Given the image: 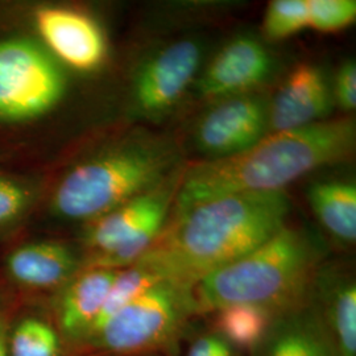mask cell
Instances as JSON below:
<instances>
[{
	"mask_svg": "<svg viewBox=\"0 0 356 356\" xmlns=\"http://www.w3.org/2000/svg\"><path fill=\"white\" fill-rule=\"evenodd\" d=\"M116 273L106 268H82L54 292L51 318L66 347L79 350L89 339Z\"/></svg>",
	"mask_w": 356,
	"mask_h": 356,
	"instance_id": "cell-10",
	"label": "cell"
},
{
	"mask_svg": "<svg viewBox=\"0 0 356 356\" xmlns=\"http://www.w3.org/2000/svg\"><path fill=\"white\" fill-rule=\"evenodd\" d=\"M309 26L319 32H338L356 19L354 0H307Z\"/></svg>",
	"mask_w": 356,
	"mask_h": 356,
	"instance_id": "cell-22",
	"label": "cell"
},
{
	"mask_svg": "<svg viewBox=\"0 0 356 356\" xmlns=\"http://www.w3.org/2000/svg\"><path fill=\"white\" fill-rule=\"evenodd\" d=\"M241 354L219 332L209 326L191 334L182 356H241Z\"/></svg>",
	"mask_w": 356,
	"mask_h": 356,
	"instance_id": "cell-24",
	"label": "cell"
},
{
	"mask_svg": "<svg viewBox=\"0 0 356 356\" xmlns=\"http://www.w3.org/2000/svg\"><path fill=\"white\" fill-rule=\"evenodd\" d=\"M355 141L351 119L268 134L247 151L191 166L179 184L175 216L229 194L285 191L318 168L350 159Z\"/></svg>",
	"mask_w": 356,
	"mask_h": 356,
	"instance_id": "cell-2",
	"label": "cell"
},
{
	"mask_svg": "<svg viewBox=\"0 0 356 356\" xmlns=\"http://www.w3.org/2000/svg\"><path fill=\"white\" fill-rule=\"evenodd\" d=\"M82 268L83 256L67 244L54 241L22 244L4 260V272L10 282L31 292H57Z\"/></svg>",
	"mask_w": 356,
	"mask_h": 356,
	"instance_id": "cell-14",
	"label": "cell"
},
{
	"mask_svg": "<svg viewBox=\"0 0 356 356\" xmlns=\"http://www.w3.org/2000/svg\"><path fill=\"white\" fill-rule=\"evenodd\" d=\"M35 22L45 45L70 67L89 72L104 61L107 44L102 28L86 13L65 7H41Z\"/></svg>",
	"mask_w": 356,
	"mask_h": 356,
	"instance_id": "cell-12",
	"label": "cell"
},
{
	"mask_svg": "<svg viewBox=\"0 0 356 356\" xmlns=\"http://www.w3.org/2000/svg\"><path fill=\"white\" fill-rule=\"evenodd\" d=\"M272 70V57L257 38L236 36L206 66L197 90L202 97L213 99L251 94L267 81Z\"/></svg>",
	"mask_w": 356,
	"mask_h": 356,
	"instance_id": "cell-11",
	"label": "cell"
},
{
	"mask_svg": "<svg viewBox=\"0 0 356 356\" xmlns=\"http://www.w3.org/2000/svg\"><path fill=\"white\" fill-rule=\"evenodd\" d=\"M211 326L238 351L251 353L260 343L276 317L260 306L236 304L225 306L210 313Z\"/></svg>",
	"mask_w": 356,
	"mask_h": 356,
	"instance_id": "cell-18",
	"label": "cell"
},
{
	"mask_svg": "<svg viewBox=\"0 0 356 356\" xmlns=\"http://www.w3.org/2000/svg\"><path fill=\"white\" fill-rule=\"evenodd\" d=\"M202 60V48L191 40L176 41L153 53L135 76L134 98L148 116L173 108L189 89Z\"/></svg>",
	"mask_w": 356,
	"mask_h": 356,
	"instance_id": "cell-9",
	"label": "cell"
},
{
	"mask_svg": "<svg viewBox=\"0 0 356 356\" xmlns=\"http://www.w3.org/2000/svg\"><path fill=\"white\" fill-rule=\"evenodd\" d=\"M197 316L193 288L163 281L107 319L79 351L102 356H145L170 351Z\"/></svg>",
	"mask_w": 356,
	"mask_h": 356,
	"instance_id": "cell-5",
	"label": "cell"
},
{
	"mask_svg": "<svg viewBox=\"0 0 356 356\" xmlns=\"http://www.w3.org/2000/svg\"><path fill=\"white\" fill-rule=\"evenodd\" d=\"M332 103V90L322 69L298 65L269 102L268 132H285L322 122L330 114Z\"/></svg>",
	"mask_w": 356,
	"mask_h": 356,
	"instance_id": "cell-13",
	"label": "cell"
},
{
	"mask_svg": "<svg viewBox=\"0 0 356 356\" xmlns=\"http://www.w3.org/2000/svg\"><path fill=\"white\" fill-rule=\"evenodd\" d=\"M309 302L339 355L356 356L355 280L339 269L321 267Z\"/></svg>",
	"mask_w": 356,
	"mask_h": 356,
	"instance_id": "cell-15",
	"label": "cell"
},
{
	"mask_svg": "<svg viewBox=\"0 0 356 356\" xmlns=\"http://www.w3.org/2000/svg\"><path fill=\"white\" fill-rule=\"evenodd\" d=\"M323 248L302 229L284 226L267 242L193 286L197 314L247 304L279 314L305 302Z\"/></svg>",
	"mask_w": 356,
	"mask_h": 356,
	"instance_id": "cell-3",
	"label": "cell"
},
{
	"mask_svg": "<svg viewBox=\"0 0 356 356\" xmlns=\"http://www.w3.org/2000/svg\"><path fill=\"white\" fill-rule=\"evenodd\" d=\"M251 356H341L313 306L305 302L276 314Z\"/></svg>",
	"mask_w": 356,
	"mask_h": 356,
	"instance_id": "cell-16",
	"label": "cell"
},
{
	"mask_svg": "<svg viewBox=\"0 0 356 356\" xmlns=\"http://www.w3.org/2000/svg\"><path fill=\"white\" fill-rule=\"evenodd\" d=\"M269 102L256 94L220 99L195 128V145L210 160L247 151L268 132Z\"/></svg>",
	"mask_w": 356,
	"mask_h": 356,
	"instance_id": "cell-8",
	"label": "cell"
},
{
	"mask_svg": "<svg viewBox=\"0 0 356 356\" xmlns=\"http://www.w3.org/2000/svg\"><path fill=\"white\" fill-rule=\"evenodd\" d=\"M65 76L51 54L28 38L0 41V120L26 122L53 110Z\"/></svg>",
	"mask_w": 356,
	"mask_h": 356,
	"instance_id": "cell-7",
	"label": "cell"
},
{
	"mask_svg": "<svg viewBox=\"0 0 356 356\" xmlns=\"http://www.w3.org/2000/svg\"><path fill=\"white\" fill-rule=\"evenodd\" d=\"M163 281L168 280L157 269L143 260L136 261L129 267L119 269L92 332L99 329L107 319L111 318L119 310L132 302L136 297Z\"/></svg>",
	"mask_w": 356,
	"mask_h": 356,
	"instance_id": "cell-20",
	"label": "cell"
},
{
	"mask_svg": "<svg viewBox=\"0 0 356 356\" xmlns=\"http://www.w3.org/2000/svg\"><path fill=\"white\" fill-rule=\"evenodd\" d=\"M289 213L285 191L218 197L176 214L140 260L166 280L193 288L267 242L286 226Z\"/></svg>",
	"mask_w": 356,
	"mask_h": 356,
	"instance_id": "cell-1",
	"label": "cell"
},
{
	"mask_svg": "<svg viewBox=\"0 0 356 356\" xmlns=\"http://www.w3.org/2000/svg\"><path fill=\"white\" fill-rule=\"evenodd\" d=\"M11 313L0 306V356H10L8 354V331L11 325Z\"/></svg>",
	"mask_w": 356,
	"mask_h": 356,
	"instance_id": "cell-26",
	"label": "cell"
},
{
	"mask_svg": "<svg viewBox=\"0 0 356 356\" xmlns=\"http://www.w3.org/2000/svg\"><path fill=\"white\" fill-rule=\"evenodd\" d=\"M170 197L164 181L89 222L82 234L83 268L119 270L139 261L165 229Z\"/></svg>",
	"mask_w": 356,
	"mask_h": 356,
	"instance_id": "cell-6",
	"label": "cell"
},
{
	"mask_svg": "<svg viewBox=\"0 0 356 356\" xmlns=\"http://www.w3.org/2000/svg\"><path fill=\"white\" fill-rule=\"evenodd\" d=\"M66 344L51 317L29 312L11 321L10 356H65Z\"/></svg>",
	"mask_w": 356,
	"mask_h": 356,
	"instance_id": "cell-19",
	"label": "cell"
},
{
	"mask_svg": "<svg viewBox=\"0 0 356 356\" xmlns=\"http://www.w3.org/2000/svg\"><path fill=\"white\" fill-rule=\"evenodd\" d=\"M173 163L175 153L161 143L108 148L66 173L51 197V211L89 223L163 184Z\"/></svg>",
	"mask_w": 356,
	"mask_h": 356,
	"instance_id": "cell-4",
	"label": "cell"
},
{
	"mask_svg": "<svg viewBox=\"0 0 356 356\" xmlns=\"http://www.w3.org/2000/svg\"><path fill=\"white\" fill-rule=\"evenodd\" d=\"M33 193L20 179L0 175V229L13 225L26 214Z\"/></svg>",
	"mask_w": 356,
	"mask_h": 356,
	"instance_id": "cell-23",
	"label": "cell"
},
{
	"mask_svg": "<svg viewBox=\"0 0 356 356\" xmlns=\"http://www.w3.org/2000/svg\"><path fill=\"white\" fill-rule=\"evenodd\" d=\"M334 101L346 111H354L356 107V65L354 60H347L335 76Z\"/></svg>",
	"mask_w": 356,
	"mask_h": 356,
	"instance_id": "cell-25",
	"label": "cell"
},
{
	"mask_svg": "<svg viewBox=\"0 0 356 356\" xmlns=\"http://www.w3.org/2000/svg\"><path fill=\"white\" fill-rule=\"evenodd\" d=\"M307 26V0H273L269 3L263 23L266 38L280 41Z\"/></svg>",
	"mask_w": 356,
	"mask_h": 356,
	"instance_id": "cell-21",
	"label": "cell"
},
{
	"mask_svg": "<svg viewBox=\"0 0 356 356\" xmlns=\"http://www.w3.org/2000/svg\"><path fill=\"white\" fill-rule=\"evenodd\" d=\"M310 206L319 223L341 244L356 241V188L343 181L314 184L307 193Z\"/></svg>",
	"mask_w": 356,
	"mask_h": 356,
	"instance_id": "cell-17",
	"label": "cell"
}]
</instances>
